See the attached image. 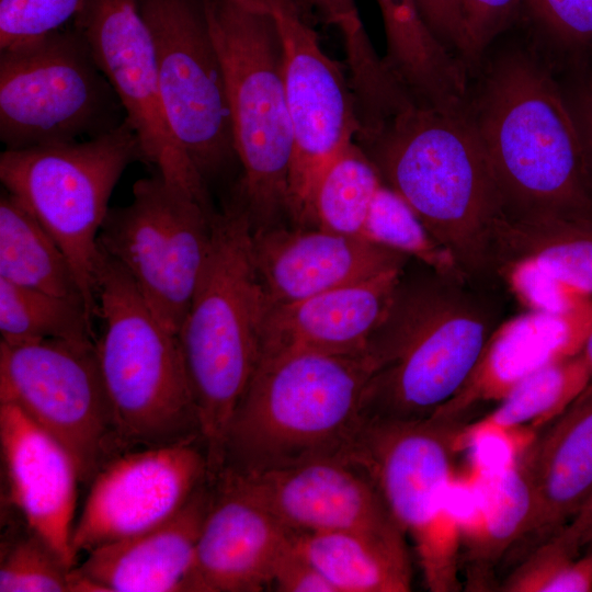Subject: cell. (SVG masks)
<instances>
[{
	"instance_id": "43",
	"label": "cell",
	"mask_w": 592,
	"mask_h": 592,
	"mask_svg": "<svg viewBox=\"0 0 592 592\" xmlns=\"http://www.w3.org/2000/svg\"><path fill=\"white\" fill-rule=\"evenodd\" d=\"M557 535L577 556L592 547V491L576 517Z\"/></svg>"
},
{
	"instance_id": "26",
	"label": "cell",
	"mask_w": 592,
	"mask_h": 592,
	"mask_svg": "<svg viewBox=\"0 0 592 592\" xmlns=\"http://www.w3.org/2000/svg\"><path fill=\"white\" fill-rule=\"evenodd\" d=\"M493 257L497 275L508 263L528 260L592 296V219L504 215L494 226Z\"/></svg>"
},
{
	"instance_id": "14",
	"label": "cell",
	"mask_w": 592,
	"mask_h": 592,
	"mask_svg": "<svg viewBox=\"0 0 592 592\" xmlns=\"http://www.w3.org/2000/svg\"><path fill=\"white\" fill-rule=\"evenodd\" d=\"M281 44L282 77L294 135L288 221L316 227L314 198L332 160L361 132L356 100L340 65L322 49L296 0H263Z\"/></svg>"
},
{
	"instance_id": "32",
	"label": "cell",
	"mask_w": 592,
	"mask_h": 592,
	"mask_svg": "<svg viewBox=\"0 0 592 592\" xmlns=\"http://www.w3.org/2000/svg\"><path fill=\"white\" fill-rule=\"evenodd\" d=\"M314 22L337 29L342 37L349 80L357 103L374 107L387 102L398 83L375 52L361 21L355 0H296Z\"/></svg>"
},
{
	"instance_id": "11",
	"label": "cell",
	"mask_w": 592,
	"mask_h": 592,
	"mask_svg": "<svg viewBox=\"0 0 592 592\" xmlns=\"http://www.w3.org/2000/svg\"><path fill=\"white\" fill-rule=\"evenodd\" d=\"M215 210L161 174L133 185L129 204L109 209L99 250L132 278L159 322L178 335L205 265Z\"/></svg>"
},
{
	"instance_id": "9",
	"label": "cell",
	"mask_w": 592,
	"mask_h": 592,
	"mask_svg": "<svg viewBox=\"0 0 592 592\" xmlns=\"http://www.w3.org/2000/svg\"><path fill=\"white\" fill-rule=\"evenodd\" d=\"M467 423L364 420L351 463L373 480L410 536L426 588L458 591L460 537L448 503L456 437Z\"/></svg>"
},
{
	"instance_id": "16",
	"label": "cell",
	"mask_w": 592,
	"mask_h": 592,
	"mask_svg": "<svg viewBox=\"0 0 592 592\" xmlns=\"http://www.w3.org/2000/svg\"><path fill=\"white\" fill-rule=\"evenodd\" d=\"M208 481L201 437L116 454L89 483L72 531L75 554H87L160 525Z\"/></svg>"
},
{
	"instance_id": "45",
	"label": "cell",
	"mask_w": 592,
	"mask_h": 592,
	"mask_svg": "<svg viewBox=\"0 0 592 592\" xmlns=\"http://www.w3.org/2000/svg\"><path fill=\"white\" fill-rule=\"evenodd\" d=\"M581 351L592 372V314H591V317L587 327Z\"/></svg>"
},
{
	"instance_id": "1",
	"label": "cell",
	"mask_w": 592,
	"mask_h": 592,
	"mask_svg": "<svg viewBox=\"0 0 592 592\" xmlns=\"http://www.w3.org/2000/svg\"><path fill=\"white\" fill-rule=\"evenodd\" d=\"M355 141L465 276L493 289V230L505 212L467 106L413 104Z\"/></svg>"
},
{
	"instance_id": "3",
	"label": "cell",
	"mask_w": 592,
	"mask_h": 592,
	"mask_svg": "<svg viewBox=\"0 0 592 592\" xmlns=\"http://www.w3.org/2000/svg\"><path fill=\"white\" fill-rule=\"evenodd\" d=\"M509 217L592 219V174L550 73L514 53L489 72L473 111Z\"/></svg>"
},
{
	"instance_id": "10",
	"label": "cell",
	"mask_w": 592,
	"mask_h": 592,
	"mask_svg": "<svg viewBox=\"0 0 592 592\" xmlns=\"http://www.w3.org/2000/svg\"><path fill=\"white\" fill-rule=\"evenodd\" d=\"M124 121L115 91L72 24L0 50V139L5 149L87 140Z\"/></svg>"
},
{
	"instance_id": "19",
	"label": "cell",
	"mask_w": 592,
	"mask_h": 592,
	"mask_svg": "<svg viewBox=\"0 0 592 592\" xmlns=\"http://www.w3.org/2000/svg\"><path fill=\"white\" fill-rule=\"evenodd\" d=\"M212 489L192 592H260L271 588L275 566L295 533L226 474L212 481Z\"/></svg>"
},
{
	"instance_id": "6",
	"label": "cell",
	"mask_w": 592,
	"mask_h": 592,
	"mask_svg": "<svg viewBox=\"0 0 592 592\" xmlns=\"http://www.w3.org/2000/svg\"><path fill=\"white\" fill-rule=\"evenodd\" d=\"M227 84L241 179L234 194L252 231L286 225L294 135L280 36L263 0H204Z\"/></svg>"
},
{
	"instance_id": "5",
	"label": "cell",
	"mask_w": 592,
	"mask_h": 592,
	"mask_svg": "<svg viewBox=\"0 0 592 592\" xmlns=\"http://www.w3.org/2000/svg\"><path fill=\"white\" fill-rule=\"evenodd\" d=\"M270 306L253 261L249 215L232 194L215 213L209 252L178 333L212 480L223 469L230 421L259 364Z\"/></svg>"
},
{
	"instance_id": "21",
	"label": "cell",
	"mask_w": 592,
	"mask_h": 592,
	"mask_svg": "<svg viewBox=\"0 0 592 592\" xmlns=\"http://www.w3.org/2000/svg\"><path fill=\"white\" fill-rule=\"evenodd\" d=\"M212 493L208 481L160 525L87 553L84 561L71 569L72 576L84 592H192Z\"/></svg>"
},
{
	"instance_id": "4",
	"label": "cell",
	"mask_w": 592,
	"mask_h": 592,
	"mask_svg": "<svg viewBox=\"0 0 592 592\" xmlns=\"http://www.w3.org/2000/svg\"><path fill=\"white\" fill-rule=\"evenodd\" d=\"M371 372L365 355L261 354L230 421L223 469L251 474L320 459L350 462Z\"/></svg>"
},
{
	"instance_id": "24",
	"label": "cell",
	"mask_w": 592,
	"mask_h": 592,
	"mask_svg": "<svg viewBox=\"0 0 592 592\" xmlns=\"http://www.w3.org/2000/svg\"><path fill=\"white\" fill-rule=\"evenodd\" d=\"M405 267L301 300L270 306L261 354L310 351L364 355Z\"/></svg>"
},
{
	"instance_id": "15",
	"label": "cell",
	"mask_w": 592,
	"mask_h": 592,
	"mask_svg": "<svg viewBox=\"0 0 592 592\" xmlns=\"http://www.w3.org/2000/svg\"><path fill=\"white\" fill-rule=\"evenodd\" d=\"M138 137L141 161L210 204L207 185L174 137L161 102L156 52L138 0H87L72 21Z\"/></svg>"
},
{
	"instance_id": "37",
	"label": "cell",
	"mask_w": 592,
	"mask_h": 592,
	"mask_svg": "<svg viewBox=\"0 0 592 592\" xmlns=\"http://www.w3.org/2000/svg\"><path fill=\"white\" fill-rule=\"evenodd\" d=\"M87 0H0V50L37 39L73 21Z\"/></svg>"
},
{
	"instance_id": "35",
	"label": "cell",
	"mask_w": 592,
	"mask_h": 592,
	"mask_svg": "<svg viewBox=\"0 0 592 592\" xmlns=\"http://www.w3.org/2000/svg\"><path fill=\"white\" fill-rule=\"evenodd\" d=\"M69 569L29 530L5 545L0 562V592H69Z\"/></svg>"
},
{
	"instance_id": "38",
	"label": "cell",
	"mask_w": 592,
	"mask_h": 592,
	"mask_svg": "<svg viewBox=\"0 0 592 592\" xmlns=\"http://www.w3.org/2000/svg\"><path fill=\"white\" fill-rule=\"evenodd\" d=\"M524 0H464L462 60L473 65L514 20Z\"/></svg>"
},
{
	"instance_id": "40",
	"label": "cell",
	"mask_w": 592,
	"mask_h": 592,
	"mask_svg": "<svg viewBox=\"0 0 592 592\" xmlns=\"http://www.w3.org/2000/svg\"><path fill=\"white\" fill-rule=\"evenodd\" d=\"M271 588L280 592H335L319 570L292 544L280 557Z\"/></svg>"
},
{
	"instance_id": "8",
	"label": "cell",
	"mask_w": 592,
	"mask_h": 592,
	"mask_svg": "<svg viewBox=\"0 0 592 592\" xmlns=\"http://www.w3.org/2000/svg\"><path fill=\"white\" fill-rule=\"evenodd\" d=\"M141 161L137 135L124 121L99 137L25 149H4L0 180L68 257L87 310L96 322L98 238L124 170Z\"/></svg>"
},
{
	"instance_id": "22",
	"label": "cell",
	"mask_w": 592,
	"mask_h": 592,
	"mask_svg": "<svg viewBox=\"0 0 592 592\" xmlns=\"http://www.w3.org/2000/svg\"><path fill=\"white\" fill-rule=\"evenodd\" d=\"M519 466L532 502L519 544L533 549L568 526L592 491V382L536 433Z\"/></svg>"
},
{
	"instance_id": "20",
	"label": "cell",
	"mask_w": 592,
	"mask_h": 592,
	"mask_svg": "<svg viewBox=\"0 0 592 592\" xmlns=\"http://www.w3.org/2000/svg\"><path fill=\"white\" fill-rule=\"evenodd\" d=\"M0 443L11 503L26 526L69 568L77 487L76 465L67 451L21 409L0 402Z\"/></svg>"
},
{
	"instance_id": "39",
	"label": "cell",
	"mask_w": 592,
	"mask_h": 592,
	"mask_svg": "<svg viewBox=\"0 0 592 592\" xmlns=\"http://www.w3.org/2000/svg\"><path fill=\"white\" fill-rule=\"evenodd\" d=\"M535 18L560 44L592 47V0H524Z\"/></svg>"
},
{
	"instance_id": "28",
	"label": "cell",
	"mask_w": 592,
	"mask_h": 592,
	"mask_svg": "<svg viewBox=\"0 0 592 592\" xmlns=\"http://www.w3.org/2000/svg\"><path fill=\"white\" fill-rule=\"evenodd\" d=\"M0 280L69 299L87 310L73 267L61 247L5 190L0 197Z\"/></svg>"
},
{
	"instance_id": "34",
	"label": "cell",
	"mask_w": 592,
	"mask_h": 592,
	"mask_svg": "<svg viewBox=\"0 0 592 592\" xmlns=\"http://www.w3.org/2000/svg\"><path fill=\"white\" fill-rule=\"evenodd\" d=\"M500 590L590 592L592 591V547L588 553L577 556L556 535L534 547L506 577Z\"/></svg>"
},
{
	"instance_id": "7",
	"label": "cell",
	"mask_w": 592,
	"mask_h": 592,
	"mask_svg": "<svg viewBox=\"0 0 592 592\" xmlns=\"http://www.w3.org/2000/svg\"><path fill=\"white\" fill-rule=\"evenodd\" d=\"M96 319V355L119 451L201 437L178 335L159 322L129 275L103 252Z\"/></svg>"
},
{
	"instance_id": "36",
	"label": "cell",
	"mask_w": 592,
	"mask_h": 592,
	"mask_svg": "<svg viewBox=\"0 0 592 592\" xmlns=\"http://www.w3.org/2000/svg\"><path fill=\"white\" fill-rule=\"evenodd\" d=\"M498 277L516 299L532 311L569 314L592 300L591 296L570 287L528 260L501 266Z\"/></svg>"
},
{
	"instance_id": "33",
	"label": "cell",
	"mask_w": 592,
	"mask_h": 592,
	"mask_svg": "<svg viewBox=\"0 0 592 592\" xmlns=\"http://www.w3.org/2000/svg\"><path fill=\"white\" fill-rule=\"evenodd\" d=\"M362 238L406 254L437 272L468 280L408 204L384 183L374 198Z\"/></svg>"
},
{
	"instance_id": "27",
	"label": "cell",
	"mask_w": 592,
	"mask_h": 592,
	"mask_svg": "<svg viewBox=\"0 0 592 592\" xmlns=\"http://www.w3.org/2000/svg\"><path fill=\"white\" fill-rule=\"evenodd\" d=\"M475 476L480 499L475 522L460 539L470 588H486L494 566L521 540L532 502L526 479L516 464ZM479 589V590H480Z\"/></svg>"
},
{
	"instance_id": "13",
	"label": "cell",
	"mask_w": 592,
	"mask_h": 592,
	"mask_svg": "<svg viewBox=\"0 0 592 592\" xmlns=\"http://www.w3.org/2000/svg\"><path fill=\"white\" fill-rule=\"evenodd\" d=\"M156 52L170 128L207 180L236 161L226 78L204 0H138Z\"/></svg>"
},
{
	"instance_id": "23",
	"label": "cell",
	"mask_w": 592,
	"mask_h": 592,
	"mask_svg": "<svg viewBox=\"0 0 592 592\" xmlns=\"http://www.w3.org/2000/svg\"><path fill=\"white\" fill-rule=\"evenodd\" d=\"M592 300L569 314L528 310L501 321L460 389L431 417L451 422L481 405L499 402L536 371L581 352Z\"/></svg>"
},
{
	"instance_id": "30",
	"label": "cell",
	"mask_w": 592,
	"mask_h": 592,
	"mask_svg": "<svg viewBox=\"0 0 592 592\" xmlns=\"http://www.w3.org/2000/svg\"><path fill=\"white\" fill-rule=\"evenodd\" d=\"M0 342H95L86 308L69 299L0 280Z\"/></svg>"
},
{
	"instance_id": "29",
	"label": "cell",
	"mask_w": 592,
	"mask_h": 592,
	"mask_svg": "<svg viewBox=\"0 0 592 592\" xmlns=\"http://www.w3.org/2000/svg\"><path fill=\"white\" fill-rule=\"evenodd\" d=\"M591 382L592 372L581 351L524 378L477 422L536 430L560 415Z\"/></svg>"
},
{
	"instance_id": "41",
	"label": "cell",
	"mask_w": 592,
	"mask_h": 592,
	"mask_svg": "<svg viewBox=\"0 0 592 592\" xmlns=\"http://www.w3.org/2000/svg\"><path fill=\"white\" fill-rule=\"evenodd\" d=\"M421 15L434 35L462 53L464 46V0H417Z\"/></svg>"
},
{
	"instance_id": "44",
	"label": "cell",
	"mask_w": 592,
	"mask_h": 592,
	"mask_svg": "<svg viewBox=\"0 0 592 592\" xmlns=\"http://www.w3.org/2000/svg\"><path fill=\"white\" fill-rule=\"evenodd\" d=\"M384 18H401L418 10L417 0H376Z\"/></svg>"
},
{
	"instance_id": "17",
	"label": "cell",
	"mask_w": 592,
	"mask_h": 592,
	"mask_svg": "<svg viewBox=\"0 0 592 592\" xmlns=\"http://www.w3.org/2000/svg\"><path fill=\"white\" fill-rule=\"evenodd\" d=\"M220 473L294 533L401 528L369 476L348 460Z\"/></svg>"
},
{
	"instance_id": "2",
	"label": "cell",
	"mask_w": 592,
	"mask_h": 592,
	"mask_svg": "<svg viewBox=\"0 0 592 592\" xmlns=\"http://www.w3.org/2000/svg\"><path fill=\"white\" fill-rule=\"evenodd\" d=\"M417 264L406 265L368 339L364 420L430 418L465 384L502 321L492 289Z\"/></svg>"
},
{
	"instance_id": "12",
	"label": "cell",
	"mask_w": 592,
	"mask_h": 592,
	"mask_svg": "<svg viewBox=\"0 0 592 592\" xmlns=\"http://www.w3.org/2000/svg\"><path fill=\"white\" fill-rule=\"evenodd\" d=\"M0 402L16 406L54 437L81 483L121 453L95 342H0Z\"/></svg>"
},
{
	"instance_id": "31",
	"label": "cell",
	"mask_w": 592,
	"mask_h": 592,
	"mask_svg": "<svg viewBox=\"0 0 592 592\" xmlns=\"http://www.w3.org/2000/svg\"><path fill=\"white\" fill-rule=\"evenodd\" d=\"M382 178L364 149L354 140L332 160L314 198L316 227L362 237Z\"/></svg>"
},
{
	"instance_id": "25",
	"label": "cell",
	"mask_w": 592,
	"mask_h": 592,
	"mask_svg": "<svg viewBox=\"0 0 592 592\" xmlns=\"http://www.w3.org/2000/svg\"><path fill=\"white\" fill-rule=\"evenodd\" d=\"M406 534L396 530L295 533L296 548L335 592H407L412 571Z\"/></svg>"
},
{
	"instance_id": "42",
	"label": "cell",
	"mask_w": 592,
	"mask_h": 592,
	"mask_svg": "<svg viewBox=\"0 0 592 592\" xmlns=\"http://www.w3.org/2000/svg\"><path fill=\"white\" fill-rule=\"evenodd\" d=\"M567 100L576 119L592 174V73L578 82Z\"/></svg>"
},
{
	"instance_id": "18",
	"label": "cell",
	"mask_w": 592,
	"mask_h": 592,
	"mask_svg": "<svg viewBox=\"0 0 592 592\" xmlns=\"http://www.w3.org/2000/svg\"><path fill=\"white\" fill-rule=\"evenodd\" d=\"M252 254L271 306L402 269L412 260L362 237L292 225L252 231Z\"/></svg>"
}]
</instances>
